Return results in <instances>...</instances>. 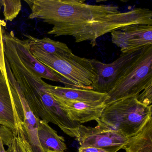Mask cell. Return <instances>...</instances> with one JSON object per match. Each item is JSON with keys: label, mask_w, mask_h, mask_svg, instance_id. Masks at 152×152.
<instances>
[{"label": "cell", "mask_w": 152, "mask_h": 152, "mask_svg": "<svg viewBox=\"0 0 152 152\" xmlns=\"http://www.w3.org/2000/svg\"><path fill=\"white\" fill-rule=\"evenodd\" d=\"M76 139L80 146L92 147L117 152L124 149L129 138L118 131L97 125L95 127L81 124Z\"/></svg>", "instance_id": "cell-6"}, {"label": "cell", "mask_w": 152, "mask_h": 152, "mask_svg": "<svg viewBox=\"0 0 152 152\" xmlns=\"http://www.w3.org/2000/svg\"><path fill=\"white\" fill-rule=\"evenodd\" d=\"M7 152H18V150L17 147L16 142L15 136H14V139H13L11 144H10V145L9 146H8Z\"/></svg>", "instance_id": "cell-23"}, {"label": "cell", "mask_w": 152, "mask_h": 152, "mask_svg": "<svg viewBox=\"0 0 152 152\" xmlns=\"http://www.w3.org/2000/svg\"><path fill=\"white\" fill-rule=\"evenodd\" d=\"M23 123L10 91L7 76L0 69V124L10 128L14 132Z\"/></svg>", "instance_id": "cell-10"}, {"label": "cell", "mask_w": 152, "mask_h": 152, "mask_svg": "<svg viewBox=\"0 0 152 152\" xmlns=\"http://www.w3.org/2000/svg\"><path fill=\"white\" fill-rule=\"evenodd\" d=\"M38 134L40 145L44 152H65L67 149L64 138L47 122L38 119Z\"/></svg>", "instance_id": "cell-14"}, {"label": "cell", "mask_w": 152, "mask_h": 152, "mask_svg": "<svg viewBox=\"0 0 152 152\" xmlns=\"http://www.w3.org/2000/svg\"><path fill=\"white\" fill-rule=\"evenodd\" d=\"M2 7V0H0V12Z\"/></svg>", "instance_id": "cell-25"}, {"label": "cell", "mask_w": 152, "mask_h": 152, "mask_svg": "<svg viewBox=\"0 0 152 152\" xmlns=\"http://www.w3.org/2000/svg\"><path fill=\"white\" fill-rule=\"evenodd\" d=\"M49 85L41 79H34L24 83L19 90L38 119L57 125L64 133L77 139L81 124L71 120L58 101L48 92Z\"/></svg>", "instance_id": "cell-2"}, {"label": "cell", "mask_w": 152, "mask_h": 152, "mask_svg": "<svg viewBox=\"0 0 152 152\" xmlns=\"http://www.w3.org/2000/svg\"><path fill=\"white\" fill-rule=\"evenodd\" d=\"M138 101L147 106L152 105V84L148 86L137 96Z\"/></svg>", "instance_id": "cell-20"}, {"label": "cell", "mask_w": 152, "mask_h": 152, "mask_svg": "<svg viewBox=\"0 0 152 152\" xmlns=\"http://www.w3.org/2000/svg\"><path fill=\"white\" fill-rule=\"evenodd\" d=\"M137 96L106 104L97 125L120 132L128 138L136 135L152 117V105L147 106L137 99Z\"/></svg>", "instance_id": "cell-3"}, {"label": "cell", "mask_w": 152, "mask_h": 152, "mask_svg": "<svg viewBox=\"0 0 152 152\" xmlns=\"http://www.w3.org/2000/svg\"><path fill=\"white\" fill-rule=\"evenodd\" d=\"M14 137V131L10 128L0 124V138L4 145L9 146Z\"/></svg>", "instance_id": "cell-21"}, {"label": "cell", "mask_w": 152, "mask_h": 152, "mask_svg": "<svg viewBox=\"0 0 152 152\" xmlns=\"http://www.w3.org/2000/svg\"><path fill=\"white\" fill-rule=\"evenodd\" d=\"M152 84V46L141 50L107 93L106 104L138 96Z\"/></svg>", "instance_id": "cell-5"}, {"label": "cell", "mask_w": 152, "mask_h": 152, "mask_svg": "<svg viewBox=\"0 0 152 152\" xmlns=\"http://www.w3.org/2000/svg\"><path fill=\"white\" fill-rule=\"evenodd\" d=\"M6 70L8 79L13 85L12 93L15 99L17 110L20 112L23 121L25 134L33 152H44L42 148L38 137V119L30 109L25 99L20 92L16 82L12 74L7 61Z\"/></svg>", "instance_id": "cell-8"}, {"label": "cell", "mask_w": 152, "mask_h": 152, "mask_svg": "<svg viewBox=\"0 0 152 152\" xmlns=\"http://www.w3.org/2000/svg\"><path fill=\"white\" fill-rule=\"evenodd\" d=\"M6 26V23L4 21L0 20V69L3 74L7 77L3 39V30Z\"/></svg>", "instance_id": "cell-19"}, {"label": "cell", "mask_w": 152, "mask_h": 152, "mask_svg": "<svg viewBox=\"0 0 152 152\" xmlns=\"http://www.w3.org/2000/svg\"><path fill=\"white\" fill-rule=\"evenodd\" d=\"M26 36L27 38L30 50H37L56 56H67L72 54V50L63 42L53 40L48 37L38 39L30 35Z\"/></svg>", "instance_id": "cell-15"}, {"label": "cell", "mask_w": 152, "mask_h": 152, "mask_svg": "<svg viewBox=\"0 0 152 152\" xmlns=\"http://www.w3.org/2000/svg\"><path fill=\"white\" fill-rule=\"evenodd\" d=\"M124 149L125 152H152V117L137 133L129 138Z\"/></svg>", "instance_id": "cell-16"}, {"label": "cell", "mask_w": 152, "mask_h": 152, "mask_svg": "<svg viewBox=\"0 0 152 152\" xmlns=\"http://www.w3.org/2000/svg\"><path fill=\"white\" fill-rule=\"evenodd\" d=\"M34 56L64 78L68 88L94 90L97 75L91 59L74 54L67 56L51 55L31 50Z\"/></svg>", "instance_id": "cell-4"}, {"label": "cell", "mask_w": 152, "mask_h": 152, "mask_svg": "<svg viewBox=\"0 0 152 152\" xmlns=\"http://www.w3.org/2000/svg\"><path fill=\"white\" fill-rule=\"evenodd\" d=\"M78 152H111L108 150L99 148L92 147H79Z\"/></svg>", "instance_id": "cell-22"}, {"label": "cell", "mask_w": 152, "mask_h": 152, "mask_svg": "<svg viewBox=\"0 0 152 152\" xmlns=\"http://www.w3.org/2000/svg\"><path fill=\"white\" fill-rule=\"evenodd\" d=\"M10 36L15 48L21 59L41 78L61 83L67 87L65 80L58 73L38 61L31 52L27 39L21 40L15 36L13 31Z\"/></svg>", "instance_id": "cell-11"}, {"label": "cell", "mask_w": 152, "mask_h": 152, "mask_svg": "<svg viewBox=\"0 0 152 152\" xmlns=\"http://www.w3.org/2000/svg\"><path fill=\"white\" fill-rule=\"evenodd\" d=\"M140 51L132 54H122L116 60L110 64H104L96 59H91L97 75V82L94 90L107 94Z\"/></svg>", "instance_id": "cell-9"}, {"label": "cell", "mask_w": 152, "mask_h": 152, "mask_svg": "<svg viewBox=\"0 0 152 152\" xmlns=\"http://www.w3.org/2000/svg\"><path fill=\"white\" fill-rule=\"evenodd\" d=\"M14 136L18 152H33L25 134L23 123L19 125L17 129L14 132Z\"/></svg>", "instance_id": "cell-18"}, {"label": "cell", "mask_w": 152, "mask_h": 152, "mask_svg": "<svg viewBox=\"0 0 152 152\" xmlns=\"http://www.w3.org/2000/svg\"><path fill=\"white\" fill-rule=\"evenodd\" d=\"M112 42L122 54H132L152 46V25L134 24L113 31Z\"/></svg>", "instance_id": "cell-7"}, {"label": "cell", "mask_w": 152, "mask_h": 152, "mask_svg": "<svg viewBox=\"0 0 152 152\" xmlns=\"http://www.w3.org/2000/svg\"><path fill=\"white\" fill-rule=\"evenodd\" d=\"M3 15L5 21L12 22L17 17L22 9L20 0H2Z\"/></svg>", "instance_id": "cell-17"}, {"label": "cell", "mask_w": 152, "mask_h": 152, "mask_svg": "<svg viewBox=\"0 0 152 152\" xmlns=\"http://www.w3.org/2000/svg\"><path fill=\"white\" fill-rule=\"evenodd\" d=\"M55 98L71 120L80 124L98 120L106 105L105 102L86 103Z\"/></svg>", "instance_id": "cell-12"}, {"label": "cell", "mask_w": 152, "mask_h": 152, "mask_svg": "<svg viewBox=\"0 0 152 152\" xmlns=\"http://www.w3.org/2000/svg\"><path fill=\"white\" fill-rule=\"evenodd\" d=\"M47 91L56 98L68 101L105 103L108 98L107 93H101L93 90L62 87L49 84Z\"/></svg>", "instance_id": "cell-13"}, {"label": "cell", "mask_w": 152, "mask_h": 152, "mask_svg": "<svg viewBox=\"0 0 152 152\" xmlns=\"http://www.w3.org/2000/svg\"><path fill=\"white\" fill-rule=\"evenodd\" d=\"M31 12L30 19L52 25L48 34L70 36L77 43L89 41L96 45L99 38L124 26L152 25L149 9L136 8L121 12L113 5H91L77 0H24Z\"/></svg>", "instance_id": "cell-1"}, {"label": "cell", "mask_w": 152, "mask_h": 152, "mask_svg": "<svg viewBox=\"0 0 152 152\" xmlns=\"http://www.w3.org/2000/svg\"><path fill=\"white\" fill-rule=\"evenodd\" d=\"M4 144L2 139L0 138V152H7L5 149Z\"/></svg>", "instance_id": "cell-24"}]
</instances>
